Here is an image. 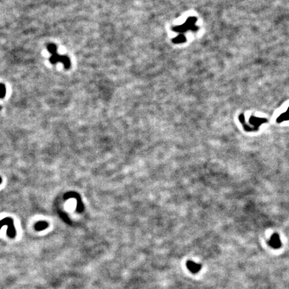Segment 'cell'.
Here are the masks:
<instances>
[{
	"mask_svg": "<svg viewBox=\"0 0 289 289\" xmlns=\"http://www.w3.org/2000/svg\"><path fill=\"white\" fill-rule=\"evenodd\" d=\"M186 266L190 272H192V273H194V274L198 273L199 271L201 270V268H202V266L199 264H196V263H195L194 262H192L191 260L187 262Z\"/></svg>",
	"mask_w": 289,
	"mask_h": 289,
	"instance_id": "cell-1",
	"label": "cell"
},
{
	"mask_svg": "<svg viewBox=\"0 0 289 289\" xmlns=\"http://www.w3.org/2000/svg\"><path fill=\"white\" fill-rule=\"evenodd\" d=\"M270 245L274 248H278L281 246V242L280 240L279 235L277 234H274L272 235V237L270 238L269 242Z\"/></svg>",
	"mask_w": 289,
	"mask_h": 289,
	"instance_id": "cell-2",
	"label": "cell"
},
{
	"mask_svg": "<svg viewBox=\"0 0 289 289\" xmlns=\"http://www.w3.org/2000/svg\"><path fill=\"white\" fill-rule=\"evenodd\" d=\"M60 62L63 64L64 67L66 69H68L70 68L71 66V62L70 60L69 59V58L66 56H60Z\"/></svg>",
	"mask_w": 289,
	"mask_h": 289,
	"instance_id": "cell-3",
	"label": "cell"
},
{
	"mask_svg": "<svg viewBox=\"0 0 289 289\" xmlns=\"http://www.w3.org/2000/svg\"><path fill=\"white\" fill-rule=\"evenodd\" d=\"M288 120H289V108L288 109V110L286 111L285 113L280 115L277 120V122L281 123L283 121H288Z\"/></svg>",
	"mask_w": 289,
	"mask_h": 289,
	"instance_id": "cell-4",
	"label": "cell"
},
{
	"mask_svg": "<svg viewBox=\"0 0 289 289\" xmlns=\"http://www.w3.org/2000/svg\"><path fill=\"white\" fill-rule=\"evenodd\" d=\"M48 224L46 221H39L35 224V229L37 231H42L48 228Z\"/></svg>",
	"mask_w": 289,
	"mask_h": 289,
	"instance_id": "cell-5",
	"label": "cell"
},
{
	"mask_svg": "<svg viewBox=\"0 0 289 289\" xmlns=\"http://www.w3.org/2000/svg\"><path fill=\"white\" fill-rule=\"evenodd\" d=\"M60 55H59L58 53H56V54H52V56L50 58V62L52 64H55L58 62H60Z\"/></svg>",
	"mask_w": 289,
	"mask_h": 289,
	"instance_id": "cell-6",
	"label": "cell"
},
{
	"mask_svg": "<svg viewBox=\"0 0 289 289\" xmlns=\"http://www.w3.org/2000/svg\"><path fill=\"white\" fill-rule=\"evenodd\" d=\"M47 49H48V52L51 53L52 54H56V51H57V47L55 45V44H49V45L47 46Z\"/></svg>",
	"mask_w": 289,
	"mask_h": 289,
	"instance_id": "cell-7",
	"label": "cell"
},
{
	"mask_svg": "<svg viewBox=\"0 0 289 289\" xmlns=\"http://www.w3.org/2000/svg\"><path fill=\"white\" fill-rule=\"evenodd\" d=\"M13 223V220L10 218H5V219H3V220L2 221H0V229H1L3 226H5V225H9V224H10Z\"/></svg>",
	"mask_w": 289,
	"mask_h": 289,
	"instance_id": "cell-8",
	"label": "cell"
},
{
	"mask_svg": "<svg viewBox=\"0 0 289 289\" xmlns=\"http://www.w3.org/2000/svg\"><path fill=\"white\" fill-rule=\"evenodd\" d=\"M6 94V88L2 84H0V98H3Z\"/></svg>",
	"mask_w": 289,
	"mask_h": 289,
	"instance_id": "cell-9",
	"label": "cell"
},
{
	"mask_svg": "<svg viewBox=\"0 0 289 289\" xmlns=\"http://www.w3.org/2000/svg\"><path fill=\"white\" fill-rule=\"evenodd\" d=\"M1 182H2V179L0 178V184H1Z\"/></svg>",
	"mask_w": 289,
	"mask_h": 289,
	"instance_id": "cell-10",
	"label": "cell"
}]
</instances>
